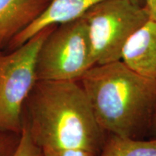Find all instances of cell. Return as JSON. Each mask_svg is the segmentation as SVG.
<instances>
[{
	"label": "cell",
	"mask_w": 156,
	"mask_h": 156,
	"mask_svg": "<svg viewBox=\"0 0 156 156\" xmlns=\"http://www.w3.org/2000/svg\"><path fill=\"white\" fill-rule=\"evenodd\" d=\"M56 26L43 29L10 53L0 51V132H22L25 102L37 81L38 51Z\"/></svg>",
	"instance_id": "3957f363"
},
{
	"label": "cell",
	"mask_w": 156,
	"mask_h": 156,
	"mask_svg": "<svg viewBox=\"0 0 156 156\" xmlns=\"http://www.w3.org/2000/svg\"><path fill=\"white\" fill-rule=\"evenodd\" d=\"M21 134L0 132V156H13L18 147Z\"/></svg>",
	"instance_id": "8fae6325"
},
{
	"label": "cell",
	"mask_w": 156,
	"mask_h": 156,
	"mask_svg": "<svg viewBox=\"0 0 156 156\" xmlns=\"http://www.w3.org/2000/svg\"><path fill=\"white\" fill-rule=\"evenodd\" d=\"M122 61L156 82V20L151 18L131 37L123 50Z\"/></svg>",
	"instance_id": "52a82bcc"
},
{
	"label": "cell",
	"mask_w": 156,
	"mask_h": 156,
	"mask_svg": "<svg viewBox=\"0 0 156 156\" xmlns=\"http://www.w3.org/2000/svg\"><path fill=\"white\" fill-rule=\"evenodd\" d=\"M0 48H1V46H0Z\"/></svg>",
	"instance_id": "e0dca14e"
},
{
	"label": "cell",
	"mask_w": 156,
	"mask_h": 156,
	"mask_svg": "<svg viewBox=\"0 0 156 156\" xmlns=\"http://www.w3.org/2000/svg\"><path fill=\"white\" fill-rule=\"evenodd\" d=\"M23 124L42 150L82 148L98 156L107 134L79 81L37 80L25 102Z\"/></svg>",
	"instance_id": "6da1fadb"
},
{
	"label": "cell",
	"mask_w": 156,
	"mask_h": 156,
	"mask_svg": "<svg viewBox=\"0 0 156 156\" xmlns=\"http://www.w3.org/2000/svg\"><path fill=\"white\" fill-rule=\"evenodd\" d=\"M51 0H0V46L9 43L46 11Z\"/></svg>",
	"instance_id": "ba28073f"
},
{
	"label": "cell",
	"mask_w": 156,
	"mask_h": 156,
	"mask_svg": "<svg viewBox=\"0 0 156 156\" xmlns=\"http://www.w3.org/2000/svg\"><path fill=\"white\" fill-rule=\"evenodd\" d=\"M42 156H55L54 151L50 149H43Z\"/></svg>",
	"instance_id": "9a60e30c"
},
{
	"label": "cell",
	"mask_w": 156,
	"mask_h": 156,
	"mask_svg": "<svg viewBox=\"0 0 156 156\" xmlns=\"http://www.w3.org/2000/svg\"><path fill=\"white\" fill-rule=\"evenodd\" d=\"M101 127L107 134L142 140L156 113V82L122 60L97 64L79 80Z\"/></svg>",
	"instance_id": "7a4b0ae2"
},
{
	"label": "cell",
	"mask_w": 156,
	"mask_h": 156,
	"mask_svg": "<svg viewBox=\"0 0 156 156\" xmlns=\"http://www.w3.org/2000/svg\"><path fill=\"white\" fill-rule=\"evenodd\" d=\"M145 2L151 15V18L156 20V0H145Z\"/></svg>",
	"instance_id": "4fadbf2b"
},
{
	"label": "cell",
	"mask_w": 156,
	"mask_h": 156,
	"mask_svg": "<svg viewBox=\"0 0 156 156\" xmlns=\"http://www.w3.org/2000/svg\"><path fill=\"white\" fill-rule=\"evenodd\" d=\"M132 2H136L137 4H140V5H145V0H132Z\"/></svg>",
	"instance_id": "2e32d148"
},
{
	"label": "cell",
	"mask_w": 156,
	"mask_h": 156,
	"mask_svg": "<svg viewBox=\"0 0 156 156\" xmlns=\"http://www.w3.org/2000/svg\"><path fill=\"white\" fill-rule=\"evenodd\" d=\"M103 0H51L43 14L8 43L15 49L34 37L43 29L69 22L83 16L91 7Z\"/></svg>",
	"instance_id": "8992f818"
},
{
	"label": "cell",
	"mask_w": 156,
	"mask_h": 156,
	"mask_svg": "<svg viewBox=\"0 0 156 156\" xmlns=\"http://www.w3.org/2000/svg\"><path fill=\"white\" fill-rule=\"evenodd\" d=\"M53 151V150H52ZM55 156H98L92 151L82 148H69L54 151Z\"/></svg>",
	"instance_id": "7c38bea8"
},
{
	"label": "cell",
	"mask_w": 156,
	"mask_h": 156,
	"mask_svg": "<svg viewBox=\"0 0 156 156\" xmlns=\"http://www.w3.org/2000/svg\"><path fill=\"white\" fill-rule=\"evenodd\" d=\"M98 156H156V137L135 140L108 133Z\"/></svg>",
	"instance_id": "9c48e42d"
},
{
	"label": "cell",
	"mask_w": 156,
	"mask_h": 156,
	"mask_svg": "<svg viewBox=\"0 0 156 156\" xmlns=\"http://www.w3.org/2000/svg\"><path fill=\"white\" fill-rule=\"evenodd\" d=\"M150 135H151L152 137H156V113L154 116L153 122H152Z\"/></svg>",
	"instance_id": "5bb4252c"
},
{
	"label": "cell",
	"mask_w": 156,
	"mask_h": 156,
	"mask_svg": "<svg viewBox=\"0 0 156 156\" xmlns=\"http://www.w3.org/2000/svg\"><path fill=\"white\" fill-rule=\"evenodd\" d=\"M95 65L82 16L56 25L43 43L37 57V80L79 81Z\"/></svg>",
	"instance_id": "5b68a950"
},
{
	"label": "cell",
	"mask_w": 156,
	"mask_h": 156,
	"mask_svg": "<svg viewBox=\"0 0 156 156\" xmlns=\"http://www.w3.org/2000/svg\"><path fill=\"white\" fill-rule=\"evenodd\" d=\"M83 17L95 65L122 60L126 43L151 19L146 5L132 0H103Z\"/></svg>",
	"instance_id": "277c9868"
},
{
	"label": "cell",
	"mask_w": 156,
	"mask_h": 156,
	"mask_svg": "<svg viewBox=\"0 0 156 156\" xmlns=\"http://www.w3.org/2000/svg\"><path fill=\"white\" fill-rule=\"evenodd\" d=\"M42 149L35 143L27 126L23 124L18 147L13 156H42Z\"/></svg>",
	"instance_id": "30bf717a"
}]
</instances>
